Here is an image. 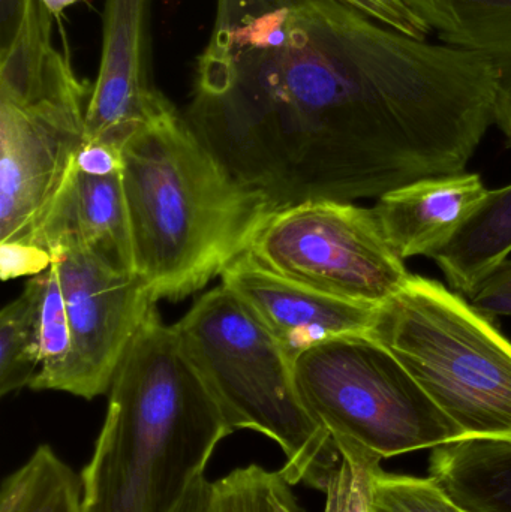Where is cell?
I'll return each instance as SVG.
<instances>
[{"mask_svg": "<svg viewBox=\"0 0 511 512\" xmlns=\"http://www.w3.org/2000/svg\"><path fill=\"white\" fill-rule=\"evenodd\" d=\"M108 393L80 474L84 512H176L234 429L156 306Z\"/></svg>", "mask_w": 511, "mask_h": 512, "instance_id": "6da1fadb", "label": "cell"}, {"mask_svg": "<svg viewBox=\"0 0 511 512\" xmlns=\"http://www.w3.org/2000/svg\"><path fill=\"white\" fill-rule=\"evenodd\" d=\"M120 149L134 273L156 303L221 276L275 212L216 161L170 101Z\"/></svg>", "mask_w": 511, "mask_h": 512, "instance_id": "7a4b0ae2", "label": "cell"}, {"mask_svg": "<svg viewBox=\"0 0 511 512\" xmlns=\"http://www.w3.org/2000/svg\"><path fill=\"white\" fill-rule=\"evenodd\" d=\"M174 328L234 432L266 436L284 453L291 486L324 492L341 451L303 403L294 361L266 325L221 283Z\"/></svg>", "mask_w": 511, "mask_h": 512, "instance_id": "3957f363", "label": "cell"}, {"mask_svg": "<svg viewBox=\"0 0 511 512\" xmlns=\"http://www.w3.org/2000/svg\"><path fill=\"white\" fill-rule=\"evenodd\" d=\"M369 337L389 349L465 439H511V342L459 292L411 274Z\"/></svg>", "mask_w": 511, "mask_h": 512, "instance_id": "277c9868", "label": "cell"}, {"mask_svg": "<svg viewBox=\"0 0 511 512\" xmlns=\"http://www.w3.org/2000/svg\"><path fill=\"white\" fill-rule=\"evenodd\" d=\"M300 397L335 442L383 459L465 439L401 361L368 334L336 337L294 360Z\"/></svg>", "mask_w": 511, "mask_h": 512, "instance_id": "5b68a950", "label": "cell"}, {"mask_svg": "<svg viewBox=\"0 0 511 512\" xmlns=\"http://www.w3.org/2000/svg\"><path fill=\"white\" fill-rule=\"evenodd\" d=\"M90 95L56 48L0 81V243L27 242L62 188L84 143Z\"/></svg>", "mask_w": 511, "mask_h": 512, "instance_id": "8992f818", "label": "cell"}, {"mask_svg": "<svg viewBox=\"0 0 511 512\" xmlns=\"http://www.w3.org/2000/svg\"><path fill=\"white\" fill-rule=\"evenodd\" d=\"M248 254L264 267L330 297L380 307L411 274L371 209L308 201L270 213Z\"/></svg>", "mask_w": 511, "mask_h": 512, "instance_id": "52a82bcc", "label": "cell"}, {"mask_svg": "<svg viewBox=\"0 0 511 512\" xmlns=\"http://www.w3.org/2000/svg\"><path fill=\"white\" fill-rule=\"evenodd\" d=\"M53 259L74 343L69 394L92 400L110 390L156 301L137 274L119 270L87 249H60Z\"/></svg>", "mask_w": 511, "mask_h": 512, "instance_id": "ba28073f", "label": "cell"}, {"mask_svg": "<svg viewBox=\"0 0 511 512\" xmlns=\"http://www.w3.org/2000/svg\"><path fill=\"white\" fill-rule=\"evenodd\" d=\"M155 0H105L98 77L86 111L84 141L122 144L168 99L152 72Z\"/></svg>", "mask_w": 511, "mask_h": 512, "instance_id": "9c48e42d", "label": "cell"}, {"mask_svg": "<svg viewBox=\"0 0 511 512\" xmlns=\"http://www.w3.org/2000/svg\"><path fill=\"white\" fill-rule=\"evenodd\" d=\"M221 283L254 312L293 361L336 337L368 334L378 309L330 297L282 276L248 252L225 268Z\"/></svg>", "mask_w": 511, "mask_h": 512, "instance_id": "30bf717a", "label": "cell"}, {"mask_svg": "<svg viewBox=\"0 0 511 512\" xmlns=\"http://www.w3.org/2000/svg\"><path fill=\"white\" fill-rule=\"evenodd\" d=\"M26 243L51 256L60 249H87L113 267L134 273L122 170L92 174L72 162L62 188Z\"/></svg>", "mask_w": 511, "mask_h": 512, "instance_id": "8fae6325", "label": "cell"}, {"mask_svg": "<svg viewBox=\"0 0 511 512\" xmlns=\"http://www.w3.org/2000/svg\"><path fill=\"white\" fill-rule=\"evenodd\" d=\"M488 192L479 174L465 171L387 192L371 210L399 258H431L453 239Z\"/></svg>", "mask_w": 511, "mask_h": 512, "instance_id": "7c38bea8", "label": "cell"}, {"mask_svg": "<svg viewBox=\"0 0 511 512\" xmlns=\"http://www.w3.org/2000/svg\"><path fill=\"white\" fill-rule=\"evenodd\" d=\"M444 44L488 60L497 75L495 126L511 147V0H405Z\"/></svg>", "mask_w": 511, "mask_h": 512, "instance_id": "4fadbf2b", "label": "cell"}, {"mask_svg": "<svg viewBox=\"0 0 511 512\" xmlns=\"http://www.w3.org/2000/svg\"><path fill=\"white\" fill-rule=\"evenodd\" d=\"M429 477L465 512H511V439H462L434 448Z\"/></svg>", "mask_w": 511, "mask_h": 512, "instance_id": "5bb4252c", "label": "cell"}, {"mask_svg": "<svg viewBox=\"0 0 511 512\" xmlns=\"http://www.w3.org/2000/svg\"><path fill=\"white\" fill-rule=\"evenodd\" d=\"M511 254V185L489 191L447 245L431 256L459 294H471Z\"/></svg>", "mask_w": 511, "mask_h": 512, "instance_id": "9a60e30c", "label": "cell"}, {"mask_svg": "<svg viewBox=\"0 0 511 512\" xmlns=\"http://www.w3.org/2000/svg\"><path fill=\"white\" fill-rule=\"evenodd\" d=\"M23 292L32 306L41 361L30 388L69 394L74 375V343L54 262L47 270L30 277Z\"/></svg>", "mask_w": 511, "mask_h": 512, "instance_id": "2e32d148", "label": "cell"}, {"mask_svg": "<svg viewBox=\"0 0 511 512\" xmlns=\"http://www.w3.org/2000/svg\"><path fill=\"white\" fill-rule=\"evenodd\" d=\"M0 512H84L81 475L53 447L39 445L3 480Z\"/></svg>", "mask_w": 511, "mask_h": 512, "instance_id": "e0dca14e", "label": "cell"}, {"mask_svg": "<svg viewBox=\"0 0 511 512\" xmlns=\"http://www.w3.org/2000/svg\"><path fill=\"white\" fill-rule=\"evenodd\" d=\"M341 451V465L327 481L324 512H372V484L381 459L359 445L336 442ZM293 486L279 471L273 487L275 512H303L293 493Z\"/></svg>", "mask_w": 511, "mask_h": 512, "instance_id": "ac0fdd59", "label": "cell"}, {"mask_svg": "<svg viewBox=\"0 0 511 512\" xmlns=\"http://www.w3.org/2000/svg\"><path fill=\"white\" fill-rule=\"evenodd\" d=\"M39 367L32 306L23 292L0 313V394L8 396L21 388H30Z\"/></svg>", "mask_w": 511, "mask_h": 512, "instance_id": "d6986e66", "label": "cell"}, {"mask_svg": "<svg viewBox=\"0 0 511 512\" xmlns=\"http://www.w3.org/2000/svg\"><path fill=\"white\" fill-rule=\"evenodd\" d=\"M372 512H465L431 477L389 474L378 469Z\"/></svg>", "mask_w": 511, "mask_h": 512, "instance_id": "ffe728a7", "label": "cell"}, {"mask_svg": "<svg viewBox=\"0 0 511 512\" xmlns=\"http://www.w3.org/2000/svg\"><path fill=\"white\" fill-rule=\"evenodd\" d=\"M279 471H267L263 466L237 468L218 481H210L204 512H275L273 487Z\"/></svg>", "mask_w": 511, "mask_h": 512, "instance_id": "44dd1931", "label": "cell"}, {"mask_svg": "<svg viewBox=\"0 0 511 512\" xmlns=\"http://www.w3.org/2000/svg\"><path fill=\"white\" fill-rule=\"evenodd\" d=\"M366 17L417 39H426L431 33L428 24L405 3V0H338Z\"/></svg>", "mask_w": 511, "mask_h": 512, "instance_id": "7402d4cb", "label": "cell"}, {"mask_svg": "<svg viewBox=\"0 0 511 512\" xmlns=\"http://www.w3.org/2000/svg\"><path fill=\"white\" fill-rule=\"evenodd\" d=\"M471 306L488 316H511V259H504L468 295Z\"/></svg>", "mask_w": 511, "mask_h": 512, "instance_id": "603a6c76", "label": "cell"}, {"mask_svg": "<svg viewBox=\"0 0 511 512\" xmlns=\"http://www.w3.org/2000/svg\"><path fill=\"white\" fill-rule=\"evenodd\" d=\"M53 262V256L32 243H0V276L5 282L21 276H36Z\"/></svg>", "mask_w": 511, "mask_h": 512, "instance_id": "cb8c5ba5", "label": "cell"}, {"mask_svg": "<svg viewBox=\"0 0 511 512\" xmlns=\"http://www.w3.org/2000/svg\"><path fill=\"white\" fill-rule=\"evenodd\" d=\"M2 6V18H0V48L6 47L17 35L21 21L26 15L32 0H0Z\"/></svg>", "mask_w": 511, "mask_h": 512, "instance_id": "d4e9b609", "label": "cell"}, {"mask_svg": "<svg viewBox=\"0 0 511 512\" xmlns=\"http://www.w3.org/2000/svg\"><path fill=\"white\" fill-rule=\"evenodd\" d=\"M204 508H206L204 496L198 492H191L176 512H204Z\"/></svg>", "mask_w": 511, "mask_h": 512, "instance_id": "484cf974", "label": "cell"}, {"mask_svg": "<svg viewBox=\"0 0 511 512\" xmlns=\"http://www.w3.org/2000/svg\"><path fill=\"white\" fill-rule=\"evenodd\" d=\"M45 8L48 9L51 15H59L65 11L68 6L75 5L80 0H41Z\"/></svg>", "mask_w": 511, "mask_h": 512, "instance_id": "4316f807", "label": "cell"}]
</instances>
